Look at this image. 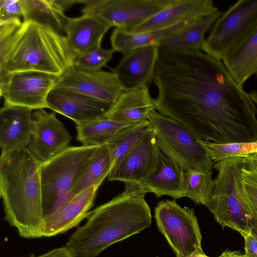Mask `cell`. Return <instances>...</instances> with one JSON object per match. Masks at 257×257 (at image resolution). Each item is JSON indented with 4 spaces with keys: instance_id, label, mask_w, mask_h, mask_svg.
<instances>
[{
    "instance_id": "484cf974",
    "label": "cell",
    "mask_w": 257,
    "mask_h": 257,
    "mask_svg": "<svg viewBox=\"0 0 257 257\" xmlns=\"http://www.w3.org/2000/svg\"><path fill=\"white\" fill-rule=\"evenodd\" d=\"M219 10L194 20L175 34L163 40L159 47L171 50L201 49L204 41V36L221 16Z\"/></svg>"
},
{
    "instance_id": "d6986e66",
    "label": "cell",
    "mask_w": 257,
    "mask_h": 257,
    "mask_svg": "<svg viewBox=\"0 0 257 257\" xmlns=\"http://www.w3.org/2000/svg\"><path fill=\"white\" fill-rule=\"evenodd\" d=\"M111 26L93 14L67 18L65 37L69 49L76 58L101 47L102 39Z\"/></svg>"
},
{
    "instance_id": "4316f807",
    "label": "cell",
    "mask_w": 257,
    "mask_h": 257,
    "mask_svg": "<svg viewBox=\"0 0 257 257\" xmlns=\"http://www.w3.org/2000/svg\"><path fill=\"white\" fill-rule=\"evenodd\" d=\"M141 122H121L105 117L92 121L77 123H76L77 139L84 146H101L106 144L120 133Z\"/></svg>"
},
{
    "instance_id": "3957f363",
    "label": "cell",
    "mask_w": 257,
    "mask_h": 257,
    "mask_svg": "<svg viewBox=\"0 0 257 257\" xmlns=\"http://www.w3.org/2000/svg\"><path fill=\"white\" fill-rule=\"evenodd\" d=\"M40 164L27 148L2 151L0 195L5 218L26 238L43 237Z\"/></svg>"
},
{
    "instance_id": "52a82bcc",
    "label": "cell",
    "mask_w": 257,
    "mask_h": 257,
    "mask_svg": "<svg viewBox=\"0 0 257 257\" xmlns=\"http://www.w3.org/2000/svg\"><path fill=\"white\" fill-rule=\"evenodd\" d=\"M160 150L185 171L204 172L214 165L206 148L195 133L180 122L156 110L149 119Z\"/></svg>"
},
{
    "instance_id": "1f68e13d",
    "label": "cell",
    "mask_w": 257,
    "mask_h": 257,
    "mask_svg": "<svg viewBox=\"0 0 257 257\" xmlns=\"http://www.w3.org/2000/svg\"><path fill=\"white\" fill-rule=\"evenodd\" d=\"M113 53L111 49L106 50L100 47L77 56L74 60L73 67L78 70L87 71L101 70V68L112 58Z\"/></svg>"
},
{
    "instance_id": "ba28073f",
    "label": "cell",
    "mask_w": 257,
    "mask_h": 257,
    "mask_svg": "<svg viewBox=\"0 0 257 257\" xmlns=\"http://www.w3.org/2000/svg\"><path fill=\"white\" fill-rule=\"evenodd\" d=\"M257 25V0H239L215 21L200 50L222 60Z\"/></svg>"
},
{
    "instance_id": "83f0119b",
    "label": "cell",
    "mask_w": 257,
    "mask_h": 257,
    "mask_svg": "<svg viewBox=\"0 0 257 257\" xmlns=\"http://www.w3.org/2000/svg\"><path fill=\"white\" fill-rule=\"evenodd\" d=\"M112 169V162L106 144L100 146L93 158L77 180L68 198L98 183H102Z\"/></svg>"
},
{
    "instance_id": "44dd1931",
    "label": "cell",
    "mask_w": 257,
    "mask_h": 257,
    "mask_svg": "<svg viewBox=\"0 0 257 257\" xmlns=\"http://www.w3.org/2000/svg\"><path fill=\"white\" fill-rule=\"evenodd\" d=\"M218 10L212 0H175L171 5L128 32L161 29L181 22L202 17Z\"/></svg>"
},
{
    "instance_id": "5b68a950",
    "label": "cell",
    "mask_w": 257,
    "mask_h": 257,
    "mask_svg": "<svg viewBox=\"0 0 257 257\" xmlns=\"http://www.w3.org/2000/svg\"><path fill=\"white\" fill-rule=\"evenodd\" d=\"M245 157H229L214 164L218 174L212 196L205 206L223 228H230L241 235L251 234L252 228L257 226V217L242 184Z\"/></svg>"
},
{
    "instance_id": "60d3db41",
    "label": "cell",
    "mask_w": 257,
    "mask_h": 257,
    "mask_svg": "<svg viewBox=\"0 0 257 257\" xmlns=\"http://www.w3.org/2000/svg\"><path fill=\"white\" fill-rule=\"evenodd\" d=\"M248 156L257 161V153L249 155Z\"/></svg>"
},
{
    "instance_id": "277c9868",
    "label": "cell",
    "mask_w": 257,
    "mask_h": 257,
    "mask_svg": "<svg viewBox=\"0 0 257 257\" xmlns=\"http://www.w3.org/2000/svg\"><path fill=\"white\" fill-rule=\"evenodd\" d=\"M75 58L65 36L32 21H23L0 41V75L33 70L60 76L73 66Z\"/></svg>"
},
{
    "instance_id": "d590c367",
    "label": "cell",
    "mask_w": 257,
    "mask_h": 257,
    "mask_svg": "<svg viewBox=\"0 0 257 257\" xmlns=\"http://www.w3.org/2000/svg\"><path fill=\"white\" fill-rule=\"evenodd\" d=\"M30 257H74L66 247L63 246L54 248L44 254L35 256L31 254Z\"/></svg>"
},
{
    "instance_id": "8fae6325",
    "label": "cell",
    "mask_w": 257,
    "mask_h": 257,
    "mask_svg": "<svg viewBox=\"0 0 257 257\" xmlns=\"http://www.w3.org/2000/svg\"><path fill=\"white\" fill-rule=\"evenodd\" d=\"M59 75L38 71H21L0 75V95L5 103L31 109L47 108V96Z\"/></svg>"
},
{
    "instance_id": "4dcf8cb0",
    "label": "cell",
    "mask_w": 257,
    "mask_h": 257,
    "mask_svg": "<svg viewBox=\"0 0 257 257\" xmlns=\"http://www.w3.org/2000/svg\"><path fill=\"white\" fill-rule=\"evenodd\" d=\"M208 151L212 160L216 163L232 157L247 156L257 153V139L253 141L217 144L200 141Z\"/></svg>"
},
{
    "instance_id": "d4e9b609",
    "label": "cell",
    "mask_w": 257,
    "mask_h": 257,
    "mask_svg": "<svg viewBox=\"0 0 257 257\" xmlns=\"http://www.w3.org/2000/svg\"><path fill=\"white\" fill-rule=\"evenodd\" d=\"M196 19L181 22L161 29L141 32H131L115 28L110 37L111 50L113 52L124 55L138 48L151 45L159 46L163 40L175 34Z\"/></svg>"
},
{
    "instance_id": "7c38bea8",
    "label": "cell",
    "mask_w": 257,
    "mask_h": 257,
    "mask_svg": "<svg viewBox=\"0 0 257 257\" xmlns=\"http://www.w3.org/2000/svg\"><path fill=\"white\" fill-rule=\"evenodd\" d=\"M32 116V134L27 148L41 164L68 147L72 137L55 112L41 108Z\"/></svg>"
},
{
    "instance_id": "ffe728a7",
    "label": "cell",
    "mask_w": 257,
    "mask_h": 257,
    "mask_svg": "<svg viewBox=\"0 0 257 257\" xmlns=\"http://www.w3.org/2000/svg\"><path fill=\"white\" fill-rule=\"evenodd\" d=\"M32 109L5 104L0 110V147L2 151L26 149L32 131Z\"/></svg>"
},
{
    "instance_id": "30bf717a",
    "label": "cell",
    "mask_w": 257,
    "mask_h": 257,
    "mask_svg": "<svg viewBox=\"0 0 257 257\" xmlns=\"http://www.w3.org/2000/svg\"><path fill=\"white\" fill-rule=\"evenodd\" d=\"M175 0H81L83 14L97 16L112 27L131 31Z\"/></svg>"
},
{
    "instance_id": "d6a6232c",
    "label": "cell",
    "mask_w": 257,
    "mask_h": 257,
    "mask_svg": "<svg viewBox=\"0 0 257 257\" xmlns=\"http://www.w3.org/2000/svg\"><path fill=\"white\" fill-rule=\"evenodd\" d=\"M242 184L250 206L257 217V161L245 157L242 167Z\"/></svg>"
},
{
    "instance_id": "ac0fdd59",
    "label": "cell",
    "mask_w": 257,
    "mask_h": 257,
    "mask_svg": "<svg viewBox=\"0 0 257 257\" xmlns=\"http://www.w3.org/2000/svg\"><path fill=\"white\" fill-rule=\"evenodd\" d=\"M185 171L160 150L156 169L143 180L124 183L146 194L153 193L158 198L167 195L174 199L185 197Z\"/></svg>"
},
{
    "instance_id": "ab89813d",
    "label": "cell",
    "mask_w": 257,
    "mask_h": 257,
    "mask_svg": "<svg viewBox=\"0 0 257 257\" xmlns=\"http://www.w3.org/2000/svg\"><path fill=\"white\" fill-rule=\"evenodd\" d=\"M251 233L254 237L257 238V226L252 228Z\"/></svg>"
},
{
    "instance_id": "e575fe53",
    "label": "cell",
    "mask_w": 257,
    "mask_h": 257,
    "mask_svg": "<svg viewBox=\"0 0 257 257\" xmlns=\"http://www.w3.org/2000/svg\"><path fill=\"white\" fill-rule=\"evenodd\" d=\"M241 235L244 238L245 255L248 257H257V238L251 233Z\"/></svg>"
},
{
    "instance_id": "b9f144b4",
    "label": "cell",
    "mask_w": 257,
    "mask_h": 257,
    "mask_svg": "<svg viewBox=\"0 0 257 257\" xmlns=\"http://www.w3.org/2000/svg\"><path fill=\"white\" fill-rule=\"evenodd\" d=\"M157 257H158V256H157Z\"/></svg>"
},
{
    "instance_id": "7a4b0ae2",
    "label": "cell",
    "mask_w": 257,
    "mask_h": 257,
    "mask_svg": "<svg viewBox=\"0 0 257 257\" xmlns=\"http://www.w3.org/2000/svg\"><path fill=\"white\" fill-rule=\"evenodd\" d=\"M146 194L130 186L91 211L65 246L74 257H96L117 242L140 233L152 223Z\"/></svg>"
},
{
    "instance_id": "836d02e7",
    "label": "cell",
    "mask_w": 257,
    "mask_h": 257,
    "mask_svg": "<svg viewBox=\"0 0 257 257\" xmlns=\"http://www.w3.org/2000/svg\"><path fill=\"white\" fill-rule=\"evenodd\" d=\"M23 17L21 0H0V21Z\"/></svg>"
},
{
    "instance_id": "f35d334b",
    "label": "cell",
    "mask_w": 257,
    "mask_h": 257,
    "mask_svg": "<svg viewBox=\"0 0 257 257\" xmlns=\"http://www.w3.org/2000/svg\"><path fill=\"white\" fill-rule=\"evenodd\" d=\"M251 98L257 105V90H253L249 93Z\"/></svg>"
},
{
    "instance_id": "4fadbf2b",
    "label": "cell",
    "mask_w": 257,
    "mask_h": 257,
    "mask_svg": "<svg viewBox=\"0 0 257 257\" xmlns=\"http://www.w3.org/2000/svg\"><path fill=\"white\" fill-rule=\"evenodd\" d=\"M160 152L153 130L145 134L112 168L108 181L138 182L156 168Z\"/></svg>"
},
{
    "instance_id": "f546056e",
    "label": "cell",
    "mask_w": 257,
    "mask_h": 257,
    "mask_svg": "<svg viewBox=\"0 0 257 257\" xmlns=\"http://www.w3.org/2000/svg\"><path fill=\"white\" fill-rule=\"evenodd\" d=\"M212 173L211 170L204 172L185 171V197L197 204L205 206L212 196L215 186Z\"/></svg>"
},
{
    "instance_id": "9a60e30c",
    "label": "cell",
    "mask_w": 257,
    "mask_h": 257,
    "mask_svg": "<svg viewBox=\"0 0 257 257\" xmlns=\"http://www.w3.org/2000/svg\"><path fill=\"white\" fill-rule=\"evenodd\" d=\"M47 105L75 123L92 121L106 116L112 105L68 88L54 86L47 98Z\"/></svg>"
},
{
    "instance_id": "603a6c76",
    "label": "cell",
    "mask_w": 257,
    "mask_h": 257,
    "mask_svg": "<svg viewBox=\"0 0 257 257\" xmlns=\"http://www.w3.org/2000/svg\"><path fill=\"white\" fill-rule=\"evenodd\" d=\"M222 61L242 86L251 76H257V25L225 55Z\"/></svg>"
},
{
    "instance_id": "5bb4252c",
    "label": "cell",
    "mask_w": 257,
    "mask_h": 257,
    "mask_svg": "<svg viewBox=\"0 0 257 257\" xmlns=\"http://www.w3.org/2000/svg\"><path fill=\"white\" fill-rule=\"evenodd\" d=\"M54 86L71 89L112 105L123 91L113 72L83 71L73 66L59 76Z\"/></svg>"
},
{
    "instance_id": "f1b7e54d",
    "label": "cell",
    "mask_w": 257,
    "mask_h": 257,
    "mask_svg": "<svg viewBox=\"0 0 257 257\" xmlns=\"http://www.w3.org/2000/svg\"><path fill=\"white\" fill-rule=\"evenodd\" d=\"M152 130L149 120H147L120 133L110 140L106 144L110 153L112 168L145 134Z\"/></svg>"
},
{
    "instance_id": "e0dca14e",
    "label": "cell",
    "mask_w": 257,
    "mask_h": 257,
    "mask_svg": "<svg viewBox=\"0 0 257 257\" xmlns=\"http://www.w3.org/2000/svg\"><path fill=\"white\" fill-rule=\"evenodd\" d=\"M101 184H94L68 198L53 213L45 218L43 237L65 232L87 218Z\"/></svg>"
},
{
    "instance_id": "8992f818",
    "label": "cell",
    "mask_w": 257,
    "mask_h": 257,
    "mask_svg": "<svg viewBox=\"0 0 257 257\" xmlns=\"http://www.w3.org/2000/svg\"><path fill=\"white\" fill-rule=\"evenodd\" d=\"M100 146L68 147L41 163L40 173L44 217L53 213L69 193Z\"/></svg>"
},
{
    "instance_id": "8d00e7d4",
    "label": "cell",
    "mask_w": 257,
    "mask_h": 257,
    "mask_svg": "<svg viewBox=\"0 0 257 257\" xmlns=\"http://www.w3.org/2000/svg\"><path fill=\"white\" fill-rule=\"evenodd\" d=\"M218 257H248L245 254H241L238 251H231L226 250L223 251Z\"/></svg>"
},
{
    "instance_id": "6da1fadb",
    "label": "cell",
    "mask_w": 257,
    "mask_h": 257,
    "mask_svg": "<svg viewBox=\"0 0 257 257\" xmlns=\"http://www.w3.org/2000/svg\"><path fill=\"white\" fill-rule=\"evenodd\" d=\"M155 110L217 144L257 139V107L222 60L201 50L159 47Z\"/></svg>"
},
{
    "instance_id": "cb8c5ba5",
    "label": "cell",
    "mask_w": 257,
    "mask_h": 257,
    "mask_svg": "<svg viewBox=\"0 0 257 257\" xmlns=\"http://www.w3.org/2000/svg\"><path fill=\"white\" fill-rule=\"evenodd\" d=\"M23 21H32L65 35L64 12L79 0H21Z\"/></svg>"
},
{
    "instance_id": "9c48e42d",
    "label": "cell",
    "mask_w": 257,
    "mask_h": 257,
    "mask_svg": "<svg viewBox=\"0 0 257 257\" xmlns=\"http://www.w3.org/2000/svg\"><path fill=\"white\" fill-rule=\"evenodd\" d=\"M159 231L176 257H189L202 250V236L194 209L179 205L175 200L160 201L155 208Z\"/></svg>"
},
{
    "instance_id": "2e32d148",
    "label": "cell",
    "mask_w": 257,
    "mask_h": 257,
    "mask_svg": "<svg viewBox=\"0 0 257 257\" xmlns=\"http://www.w3.org/2000/svg\"><path fill=\"white\" fill-rule=\"evenodd\" d=\"M159 46L151 45L134 49L123 58L111 72L123 90L149 87L153 81Z\"/></svg>"
},
{
    "instance_id": "74e56055",
    "label": "cell",
    "mask_w": 257,
    "mask_h": 257,
    "mask_svg": "<svg viewBox=\"0 0 257 257\" xmlns=\"http://www.w3.org/2000/svg\"><path fill=\"white\" fill-rule=\"evenodd\" d=\"M189 257H209L206 255L204 252L203 249L201 250H198L193 253Z\"/></svg>"
},
{
    "instance_id": "7402d4cb",
    "label": "cell",
    "mask_w": 257,
    "mask_h": 257,
    "mask_svg": "<svg viewBox=\"0 0 257 257\" xmlns=\"http://www.w3.org/2000/svg\"><path fill=\"white\" fill-rule=\"evenodd\" d=\"M154 110L155 99L149 87H144L123 90L106 117L118 122L137 123L148 120Z\"/></svg>"
}]
</instances>
